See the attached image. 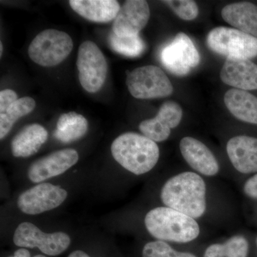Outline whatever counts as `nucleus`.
<instances>
[{"label":"nucleus","mask_w":257,"mask_h":257,"mask_svg":"<svg viewBox=\"0 0 257 257\" xmlns=\"http://www.w3.org/2000/svg\"><path fill=\"white\" fill-rule=\"evenodd\" d=\"M72 9L81 17L94 23H106L115 20L120 5L115 0H70Z\"/></svg>","instance_id":"f3484780"},{"label":"nucleus","mask_w":257,"mask_h":257,"mask_svg":"<svg viewBox=\"0 0 257 257\" xmlns=\"http://www.w3.org/2000/svg\"><path fill=\"white\" fill-rule=\"evenodd\" d=\"M79 79L83 89L96 93L104 85L107 74V63L100 49L92 41L81 44L77 60Z\"/></svg>","instance_id":"0eeeda50"},{"label":"nucleus","mask_w":257,"mask_h":257,"mask_svg":"<svg viewBox=\"0 0 257 257\" xmlns=\"http://www.w3.org/2000/svg\"><path fill=\"white\" fill-rule=\"evenodd\" d=\"M13 241L20 247H37L45 254L57 256L69 247L71 239L65 233L47 234L32 223L23 222L15 230Z\"/></svg>","instance_id":"6e6552de"},{"label":"nucleus","mask_w":257,"mask_h":257,"mask_svg":"<svg viewBox=\"0 0 257 257\" xmlns=\"http://www.w3.org/2000/svg\"><path fill=\"white\" fill-rule=\"evenodd\" d=\"M226 152L231 164L242 174L257 172V138L236 136L226 145Z\"/></svg>","instance_id":"dca6fc26"},{"label":"nucleus","mask_w":257,"mask_h":257,"mask_svg":"<svg viewBox=\"0 0 257 257\" xmlns=\"http://www.w3.org/2000/svg\"><path fill=\"white\" fill-rule=\"evenodd\" d=\"M68 257H90L87 253L84 251H81V250H76L73 252L71 253Z\"/></svg>","instance_id":"c85d7f7f"},{"label":"nucleus","mask_w":257,"mask_h":257,"mask_svg":"<svg viewBox=\"0 0 257 257\" xmlns=\"http://www.w3.org/2000/svg\"><path fill=\"white\" fill-rule=\"evenodd\" d=\"M243 192L248 197L257 199V174L246 181L243 186Z\"/></svg>","instance_id":"bb28decb"},{"label":"nucleus","mask_w":257,"mask_h":257,"mask_svg":"<svg viewBox=\"0 0 257 257\" xmlns=\"http://www.w3.org/2000/svg\"><path fill=\"white\" fill-rule=\"evenodd\" d=\"M224 21L236 30L257 38V7L251 3H233L221 10Z\"/></svg>","instance_id":"a211bd4d"},{"label":"nucleus","mask_w":257,"mask_h":257,"mask_svg":"<svg viewBox=\"0 0 257 257\" xmlns=\"http://www.w3.org/2000/svg\"><path fill=\"white\" fill-rule=\"evenodd\" d=\"M126 86L137 99H155L171 95L174 88L164 71L157 66L138 67L126 72Z\"/></svg>","instance_id":"423d86ee"},{"label":"nucleus","mask_w":257,"mask_h":257,"mask_svg":"<svg viewBox=\"0 0 257 257\" xmlns=\"http://www.w3.org/2000/svg\"><path fill=\"white\" fill-rule=\"evenodd\" d=\"M248 243L243 236H235L224 243L211 245L204 257H247Z\"/></svg>","instance_id":"4be33fe9"},{"label":"nucleus","mask_w":257,"mask_h":257,"mask_svg":"<svg viewBox=\"0 0 257 257\" xmlns=\"http://www.w3.org/2000/svg\"><path fill=\"white\" fill-rule=\"evenodd\" d=\"M161 199L167 207L198 219L207 208L205 182L194 172L174 176L162 187Z\"/></svg>","instance_id":"f257e3e1"},{"label":"nucleus","mask_w":257,"mask_h":257,"mask_svg":"<svg viewBox=\"0 0 257 257\" xmlns=\"http://www.w3.org/2000/svg\"><path fill=\"white\" fill-rule=\"evenodd\" d=\"M79 160L78 152L73 149H64L42 157L30 166L28 177L33 183L62 175Z\"/></svg>","instance_id":"9b49d317"},{"label":"nucleus","mask_w":257,"mask_h":257,"mask_svg":"<svg viewBox=\"0 0 257 257\" xmlns=\"http://www.w3.org/2000/svg\"><path fill=\"white\" fill-rule=\"evenodd\" d=\"M256 242H257V240H256Z\"/></svg>","instance_id":"7c9ffc66"},{"label":"nucleus","mask_w":257,"mask_h":257,"mask_svg":"<svg viewBox=\"0 0 257 257\" xmlns=\"http://www.w3.org/2000/svg\"><path fill=\"white\" fill-rule=\"evenodd\" d=\"M111 152L121 167L136 175L151 171L160 157V149L155 142L134 133L122 134L115 139Z\"/></svg>","instance_id":"f03ea898"},{"label":"nucleus","mask_w":257,"mask_h":257,"mask_svg":"<svg viewBox=\"0 0 257 257\" xmlns=\"http://www.w3.org/2000/svg\"><path fill=\"white\" fill-rule=\"evenodd\" d=\"M88 130V121L74 111L62 114L57 121L54 137L62 143H71L83 138Z\"/></svg>","instance_id":"412c9836"},{"label":"nucleus","mask_w":257,"mask_h":257,"mask_svg":"<svg viewBox=\"0 0 257 257\" xmlns=\"http://www.w3.org/2000/svg\"><path fill=\"white\" fill-rule=\"evenodd\" d=\"M224 104L236 119L257 124V97L241 89H231L224 95Z\"/></svg>","instance_id":"aec40b11"},{"label":"nucleus","mask_w":257,"mask_h":257,"mask_svg":"<svg viewBox=\"0 0 257 257\" xmlns=\"http://www.w3.org/2000/svg\"><path fill=\"white\" fill-rule=\"evenodd\" d=\"M9 257H31V255H30V251H28L26 248H20V249L17 250L15 251L14 255L13 256H9ZM34 257H46L45 256H43V255H37V256Z\"/></svg>","instance_id":"cd10ccee"},{"label":"nucleus","mask_w":257,"mask_h":257,"mask_svg":"<svg viewBox=\"0 0 257 257\" xmlns=\"http://www.w3.org/2000/svg\"><path fill=\"white\" fill-rule=\"evenodd\" d=\"M150 18V7L146 1L128 0L120 8L112 32L118 37L136 36L146 26Z\"/></svg>","instance_id":"f8f14e48"},{"label":"nucleus","mask_w":257,"mask_h":257,"mask_svg":"<svg viewBox=\"0 0 257 257\" xmlns=\"http://www.w3.org/2000/svg\"><path fill=\"white\" fill-rule=\"evenodd\" d=\"M164 67L171 73L184 76L199 65L200 55L188 35L179 32L161 53Z\"/></svg>","instance_id":"1a4fd4ad"},{"label":"nucleus","mask_w":257,"mask_h":257,"mask_svg":"<svg viewBox=\"0 0 257 257\" xmlns=\"http://www.w3.org/2000/svg\"><path fill=\"white\" fill-rule=\"evenodd\" d=\"M224 84L241 90L257 89V64L248 59L226 58L221 69Z\"/></svg>","instance_id":"4468645a"},{"label":"nucleus","mask_w":257,"mask_h":257,"mask_svg":"<svg viewBox=\"0 0 257 257\" xmlns=\"http://www.w3.org/2000/svg\"><path fill=\"white\" fill-rule=\"evenodd\" d=\"M208 47L226 58L249 59L257 57V38L236 30L219 27L208 34Z\"/></svg>","instance_id":"39448f33"},{"label":"nucleus","mask_w":257,"mask_h":257,"mask_svg":"<svg viewBox=\"0 0 257 257\" xmlns=\"http://www.w3.org/2000/svg\"><path fill=\"white\" fill-rule=\"evenodd\" d=\"M182 118V109L179 104L173 101H167L161 106L155 116L160 124L170 130L177 127Z\"/></svg>","instance_id":"b1692460"},{"label":"nucleus","mask_w":257,"mask_h":257,"mask_svg":"<svg viewBox=\"0 0 257 257\" xmlns=\"http://www.w3.org/2000/svg\"><path fill=\"white\" fill-rule=\"evenodd\" d=\"M109 43L112 50L120 55L128 57H139L145 52L146 45L140 35L133 37H118L111 32Z\"/></svg>","instance_id":"5701e85b"},{"label":"nucleus","mask_w":257,"mask_h":257,"mask_svg":"<svg viewBox=\"0 0 257 257\" xmlns=\"http://www.w3.org/2000/svg\"><path fill=\"white\" fill-rule=\"evenodd\" d=\"M48 138V133L39 124H29L17 134L12 142V152L15 157H28L40 150Z\"/></svg>","instance_id":"6ab92c4d"},{"label":"nucleus","mask_w":257,"mask_h":257,"mask_svg":"<svg viewBox=\"0 0 257 257\" xmlns=\"http://www.w3.org/2000/svg\"><path fill=\"white\" fill-rule=\"evenodd\" d=\"M179 148L184 160L194 170L205 176H214L219 172L215 157L202 142L186 137L181 140Z\"/></svg>","instance_id":"2eb2a0df"},{"label":"nucleus","mask_w":257,"mask_h":257,"mask_svg":"<svg viewBox=\"0 0 257 257\" xmlns=\"http://www.w3.org/2000/svg\"><path fill=\"white\" fill-rule=\"evenodd\" d=\"M67 197V191L59 186L41 183L20 194L18 206L25 214L35 215L58 207Z\"/></svg>","instance_id":"9d476101"},{"label":"nucleus","mask_w":257,"mask_h":257,"mask_svg":"<svg viewBox=\"0 0 257 257\" xmlns=\"http://www.w3.org/2000/svg\"><path fill=\"white\" fill-rule=\"evenodd\" d=\"M73 41L68 34L57 30L40 32L29 47V57L42 67H54L62 63L70 55Z\"/></svg>","instance_id":"20e7f679"},{"label":"nucleus","mask_w":257,"mask_h":257,"mask_svg":"<svg viewBox=\"0 0 257 257\" xmlns=\"http://www.w3.org/2000/svg\"><path fill=\"white\" fill-rule=\"evenodd\" d=\"M164 3L168 5L179 18L187 21L194 20L199 15V8L197 3L192 0H170L164 1Z\"/></svg>","instance_id":"a878e982"},{"label":"nucleus","mask_w":257,"mask_h":257,"mask_svg":"<svg viewBox=\"0 0 257 257\" xmlns=\"http://www.w3.org/2000/svg\"><path fill=\"white\" fill-rule=\"evenodd\" d=\"M36 106L35 99L29 96L18 99L12 89L0 92V139L3 140L19 119L31 113Z\"/></svg>","instance_id":"ddd939ff"},{"label":"nucleus","mask_w":257,"mask_h":257,"mask_svg":"<svg viewBox=\"0 0 257 257\" xmlns=\"http://www.w3.org/2000/svg\"><path fill=\"white\" fill-rule=\"evenodd\" d=\"M143 257H197L188 252H179L163 241H151L145 244Z\"/></svg>","instance_id":"393cba45"},{"label":"nucleus","mask_w":257,"mask_h":257,"mask_svg":"<svg viewBox=\"0 0 257 257\" xmlns=\"http://www.w3.org/2000/svg\"><path fill=\"white\" fill-rule=\"evenodd\" d=\"M145 226L160 241L190 242L197 239L199 226L194 219L170 207H157L147 213Z\"/></svg>","instance_id":"7ed1b4c3"},{"label":"nucleus","mask_w":257,"mask_h":257,"mask_svg":"<svg viewBox=\"0 0 257 257\" xmlns=\"http://www.w3.org/2000/svg\"><path fill=\"white\" fill-rule=\"evenodd\" d=\"M3 43L0 44V56H2L3 55Z\"/></svg>","instance_id":"c756f323"}]
</instances>
